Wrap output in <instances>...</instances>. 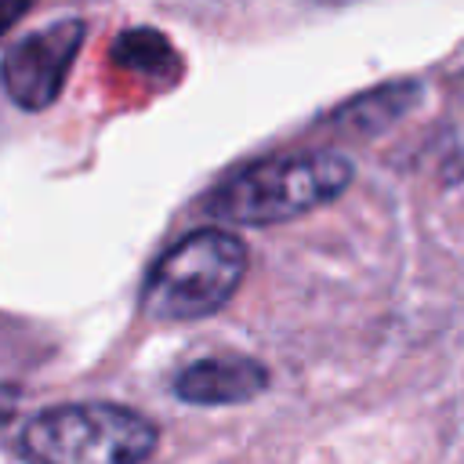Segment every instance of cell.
<instances>
[{
  "mask_svg": "<svg viewBox=\"0 0 464 464\" xmlns=\"http://www.w3.org/2000/svg\"><path fill=\"white\" fill-rule=\"evenodd\" d=\"M246 272V246L232 232L203 228L178 239L149 272L141 312L160 323H188L218 312Z\"/></svg>",
  "mask_w": 464,
  "mask_h": 464,
  "instance_id": "7a4b0ae2",
  "label": "cell"
},
{
  "mask_svg": "<svg viewBox=\"0 0 464 464\" xmlns=\"http://www.w3.org/2000/svg\"><path fill=\"white\" fill-rule=\"evenodd\" d=\"M268 384V370L250 355H207L188 362L174 377V392L185 402L199 406H232L261 395Z\"/></svg>",
  "mask_w": 464,
  "mask_h": 464,
  "instance_id": "5b68a950",
  "label": "cell"
},
{
  "mask_svg": "<svg viewBox=\"0 0 464 464\" xmlns=\"http://www.w3.org/2000/svg\"><path fill=\"white\" fill-rule=\"evenodd\" d=\"M18 446L29 464H141L156 450V428L123 406L76 402L36 413Z\"/></svg>",
  "mask_w": 464,
  "mask_h": 464,
  "instance_id": "3957f363",
  "label": "cell"
},
{
  "mask_svg": "<svg viewBox=\"0 0 464 464\" xmlns=\"http://www.w3.org/2000/svg\"><path fill=\"white\" fill-rule=\"evenodd\" d=\"M83 44V22H54L44 33L22 36L0 62L4 87L14 105L22 109H44L62 94V83L69 76V65Z\"/></svg>",
  "mask_w": 464,
  "mask_h": 464,
  "instance_id": "277c9868",
  "label": "cell"
},
{
  "mask_svg": "<svg viewBox=\"0 0 464 464\" xmlns=\"http://www.w3.org/2000/svg\"><path fill=\"white\" fill-rule=\"evenodd\" d=\"M112 62L123 69H134L141 76H170L174 47L156 29H127L112 44Z\"/></svg>",
  "mask_w": 464,
  "mask_h": 464,
  "instance_id": "8992f818",
  "label": "cell"
},
{
  "mask_svg": "<svg viewBox=\"0 0 464 464\" xmlns=\"http://www.w3.org/2000/svg\"><path fill=\"white\" fill-rule=\"evenodd\" d=\"M348 181L352 163L341 152H283L221 181L203 207L236 225H276L323 207Z\"/></svg>",
  "mask_w": 464,
  "mask_h": 464,
  "instance_id": "6da1fadb",
  "label": "cell"
},
{
  "mask_svg": "<svg viewBox=\"0 0 464 464\" xmlns=\"http://www.w3.org/2000/svg\"><path fill=\"white\" fill-rule=\"evenodd\" d=\"M25 11H29L25 4H4V0H0V36H4V33H7V29H11Z\"/></svg>",
  "mask_w": 464,
  "mask_h": 464,
  "instance_id": "52a82bcc",
  "label": "cell"
}]
</instances>
